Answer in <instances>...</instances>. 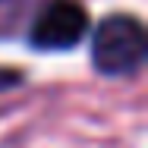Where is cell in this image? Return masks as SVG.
<instances>
[{"instance_id":"6da1fadb","label":"cell","mask_w":148,"mask_h":148,"mask_svg":"<svg viewBox=\"0 0 148 148\" xmlns=\"http://www.w3.org/2000/svg\"><path fill=\"white\" fill-rule=\"evenodd\" d=\"M148 54L145 29L136 16H107L91 41V63L104 76H132Z\"/></svg>"},{"instance_id":"7a4b0ae2","label":"cell","mask_w":148,"mask_h":148,"mask_svg":"<svg viewBox=\"0 0 148 148\" xmlns=\"http://www.w3.org/2000/svg\"><path fill=\"white\" fill-rule=\"evenodd\" d=\"M88 32V13L79 0H51L35 25H32V47L38 51H69L76 47Z\"/></svg>"}]
</instances>
